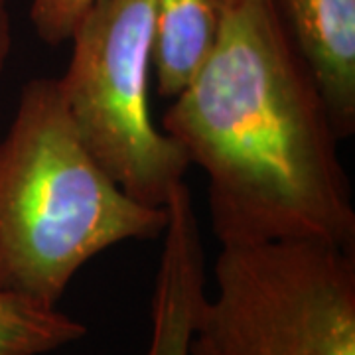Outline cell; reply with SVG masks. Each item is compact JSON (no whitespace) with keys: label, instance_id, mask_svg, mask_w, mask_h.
<instances>
[{"label":"cell","instance_id":"obj_1","mask_svg":"<svg viewBox=\"0 0 355 355\" xmlns=\"http://www.w3.org/2000/svg\"><path fill=\"white\" fill-rule=\"evenodd\" d=\"M160 127L207 176L221 247L312 239L355 251L342 139L275 0L221 6L214 48Z\"/></svg>","mask_w":355,"mask_h":355},{"label":"cell","instance_id":"obj_2","mask_svg":"<svg viewBox=\"0 0 355 355\" xmlns=\"http://www.w3.org/2000/svg\"><path fill=\"white\" fill-rule=\"evenodd\" d=\"M166 221V207L128 196L89 153L58 79L28 81L0 139V291L58 306L91 259L162 237Z\"/></svg>","mask_w":355,"mask_h":355},{"label":"cell","instance_id":"obj_3","mask_svg":"<svg viewBox=\"0 0 355 355\" xmlns=\"http://www.w3.org/2000/svg\"><path fill=\"white\" fill-rule=\"evenodd\" d=\"M196 340L214 355H355V251L312 239L221 247Z\"/></svg>","mask_w":355,"mask_h":355},{"label":"cell","instance_id":"obj_4","mask_svg":"<svg viewBox=\"0 0 355 355\" xmlns=\"http://www.w3.org/2000/svg\"><path fill=\"white\" fill-rule=\"evenodd\" d=\"M156 0H95L58 79L67 114L105 172L135 200L164 207L190 160L150 111Z\"/></svg>","mask_w":355,"mask_h":355},{"label":"cell","instance_id":"obj_5","mask_svg":"<svg viewBox=\"0 0 355 355\" xmlns=\"http://www.w3.org/2000/svg\"><path fill=\"white\" fill-rule=\"evenodd\" d=\"M160 263L150 304V340L144 355H191L205 298V257L191 191L182 182L166 202Z\"/></svg>","mask_w":355,"mask_h":355},{"label":"cell","instance_id":"obj_6","mask_svg":"<svg viewBox=\"0 0 355 355\" xmlns=\"http://www.w3.org/2000/svg\"><path fill=\"white\" fill-rule=\"evenodd\" d=\"M340 139L355 130V0H275Z\"/></svg>","mask_w":355,"mask_h":355},{"label":"cell","instance_id":"obj_7","mask_svg":"<svg viewBox=\"0 0 355 355\" xmlns=\"http://www.w3.org/2000/svg\"><path fill=\"white\" fill-rule=\"evenodd\" d=\"M217 0H156L153 71L158 93L174 99L209 55L219 30Z\"/></svg>","mask_w":355,"mask_h":355},{"label":"cell","instance_id":"obj_8","mask_svg":"<svg viewBox=\"0 0 355 355\" xmlns=\"http://www.w3.org/2000/svg\"><path fill=\"white\" fill-rule=\"evenodd\" d=\"M85 334L87 328L58 306L0 291V355H48Z\"/></svg>","mask_w":355,"mask_h":355},{"label":"cell","instance_id":"obj_9","mask_svg":"<svg viewBox=\"0 0 355 355\" xmlns=\"http://www.w3.org/2000/svg\"><path fill=\"white\" fill-rule=\"evenodd\" d=\"M95 0H30V20L44 44L60 46L69 42Z\"/></svg>","mask_w":355,"mask_h":355},{"label":"cell","instance_id":"obj_10","mask_svg":"<svg viewBox=\"0 0 355 355\" xmlns=\"http://www.w3.org/2000/svg\"><path fill=\"white\" fill-rule=\"evenodd\" d=\"M12 18H10L8 0H0V76L4 73L8 58L12 53Z\"/></svg>","mask_w":355,"mask_h":355},{"label":"cell","instance_id":"obj_11","mask_svg":"<svg viewBox=\"0 0 355 355\" xmlns=\"http://www.w3.org/2000/svg\"><path fill=\"white\" fill-rule=\"evenodd\" d=\"M191 355H214L205 345H203L200 340H196V336H193V342H191Z\"/></svg>","mask_w":355,"mask_h":355},{"label":"cell","instance_id":"obj_12","mask_svg":"<svg viewBox=\"0 0 355 355\" xmlns=\"http://www.w3.org/2000/svg\"><path fill=\"white\" fill-rule=\"evenodd\" d=\"M229 2H233V0H217L219 8H221V6H225V4H229Z\"/></svg>","mask_w":355,"mask_h":355}]
</instances>
